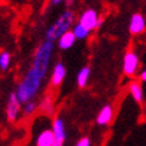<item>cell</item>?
<instances>
[{
  "label": "cell",
  "mask_w": 146,
  "mask_h": 146,
  "mask_svg": "<svg viewBox=\"0 0 146 146\" xmlns=\"http://www.w3.org/2000/svg\"><path fill=\"white\" fill-rule=\"evenodd\" d=\"M52 50L54 42H50V40H46L44 43L36 50L35 55H34V60H32V66L27 71L24 78L19 82L16 91H15L19 101L22 102V105L34 101L36 95L39 94L43 80L47 75V71H48V64L50 60H51Z\"/></svg>",
  "instance_id": "1"
},
{
  "label": "cell",
  "mask_w": 146,
  "mask_h": 146,
  "mask_svg": "<svg viewBox=\"0 0 146 146\" xmlns=\"http://www.w3.org/2000/svg\"><path fill=\"white\" fill-rule=\"evenodd\" d=\"M74 13L71 12V11H66V12H63L58 20L54 23L52 26L48 28V31H47V35H46V40H50V42H54V40L59 39L63 34H66L67 31H70V27L71 24L74 23Z\"/></svg>",
  "instance_id": "2"
},
{
  "label": "cell",
  "mask_w": 146,
  "mask_h": 146,
  "mask_svg": "<svg viewBox=\"0 0 146 146\" xmlns=\"http://www.w3.org/2000/svg\"><path fill=\"white\" fill-rule=\"evenodd\" d=\"M22 109H23V105H22V102L19 101L16 93L15 91L11 93L8 97V102H7V107H5L7 121L11 122V123H15L18 121L20 113H22Z\"/></svg>",
  "instance_id": "3"
},
{
  "label": "cell",
  "mask_w": 146,
  "mask_h": 146,
  "mask_svg": "<svg viewBox=\"0 0 146 146\" xmlns=\"http://www.w3.org/2000/svg\"><path fill=\"white\" fill-rule=\"evenodd\" d=\"M138 68H139V58L134 51H127L123 56V64H122V70L126 76H133L137 75Z\"/></svg>",
  "instance_id": "4"
},
{
  "label": "cell",
  "mask_w": 146,
  "mask_h": 146,
  "mask_svg": "<svg viewBox=\"0 0 146 146\" xmlns=\"http://www.w3.org/2000/svg\"><path fill=\"white\" fill-rule=\"evenodd\" d=\"M51 129H52L54 135H55L54 146H63L67 138V130H66L64 119L62 117H55L52 119V123H51Z\"/></svg>",
  "instance_id": "5"
},
{
  "label": "cell",
  "mask_w": 146,
  "mask_h": 146,
  "mask_svg": "<svg viewBox=\"0 0 146 146\" xmlns=\"http://www.w3.org/2000/svg\"><path fill=\"white\" fill-rule=\"evenodd\" d=\"M79 23L84 28H87L90 32L93 30H97L98 27L102 24V19L98 16V13L95 9H87L86 12H83V15L79 18Z\"/></svg>",
  "instance_id": "6"
},
{
  "label": "cell",
  "mask_w": 146,
  "mask_h": 146,
  "mask_svg": "<svg viewBox=\"0 0 146 146\" xmlns=\"http://www.w3.org/2000/svg\"><path fill=\"white\" fill-rule=\"evenodd\" d=\"M146 30V20L143 18L142 13H134L130 18V23H129V31L131 35H141Z\"/></svg>",
  "instance_id": "7"
},
{
  "label": "cell",
  "mask_w": 146,
  "mask_h": 146,
  "mask_svg": "<svg viewBox=\"0 0 146 146\" xmlns=\"http://www.w3.org/2000/svg\"><path fill=\"white\" fill-rule=\"evenodd\" d=\"M66 67L62 62H58L52 68V72H51V79H50V84L52 87H58L63 83V80L66 78Z\"/></svg>",
  "instance_id": "8"
},
{
  "label": "cell",
  "mask_w": 146,
  "mask_h": 146,
  "mask_svg": "<svg viewBox=\"0 0 146 146\" xmlns=\"http://www.w3.org/2000/svg\"><path fill=\"white\" fill-rule=\"evenodd\" d=\"M114 118V109L111 105H105L102 107L99 113L97 114V125L98 126H107L111 123V121Z\"/></svg>",
  "instance_id": "9"
},
{
  "label": "cell",
  "mask_w": 146,
  "mask_h": 146,
  "mask_svg": "<svg viewBox=\"0 0 146 146\" xmlns=\"http://www.w3.org/2000/svg\"><path fill=\"white\" fill-rule=\"evenodd\" d=\"M55 142V135H54L52 129H43L35 141V146H54Z\"/></svg>",
  "instance_id": "10"
},
{
  "label": "cell",
  "mask_w": 146,
  "mask_h": 146,
  "mask_svg": "<svg viewBox=\"0 0 146 146\" xmlns=\"http://www.w3.org/2000/svg\"><path fill=\"white\" fill-rule=\"evenodd\" d=\"M129 93H130L131 98L137 103H142L143 102V98H145L143 97V87H142L139 80H131L129 83Z\"/></svg>",
  "instance_id": "11"
},
{
  "label": "cell",
  "mask_w": 146,
  "mask_h": 146,
  "mask_svg": "<svg viewBox=\"0 0 146 146\" xmlns=\"http://www.w3.org/2000/svg\"><path fill=\"white\" fill-rule=\"evenodd\" d=\"M75 40H76V38H75V35H74V32L67 31L66 34H63V35L58 39V46H59L60 50H68L75 44Z\"/></svg>",
  "instance_id": "12"
},
{
  "label": "cell",
  "mask_w": 146,
  "mask_h": 146,
  "mask_svg": "<svg viewBox=\"0 0 146 146\" xmlns=\"http://www.w3.org/2000/svg\"><path fill=\"white\" fill-rule=\"evenodd\" d=\"M39 110L46 115H52L54 114V101L50 95H44L39 102Z\"/></svg>",
  "instance_id": "13"
},
{
  "label": "cell",
  "mask_w": 146,
  "mask_h": 146,
  "mask_svg": "<svg viewBox=\"0 0 146 146\" xmlns=\"http://www.w3.org/2000/svg\"><path fill=\"white\" fill-rule=\"evenodd\" d=\"M90 74H91V70H90L89 66H84L83 68H80L78 75H76V84H78V87L83 89V87L87 86V82L90 79Z\"/></svg>",
  "instance_id": "14"
},
{
  "label": "cell",
  "mask_w": 146,
  "mask_h": 146,
  "mask_svg": "<svg viewBox=\"0 0 146 146\" xmlns=\"http://www.w3.org/2000/svg\"><path fill=\"white\" fill-rule=\"evenodd\" d=\"M39 109V103H36L35 101H31V102H27L23 105V109H22V114L24 117H31L36 110Z\"/></svg>",
  "instance_id": "15"
},
{
  "label": "cell",
  "mask_w": 146,
  "mask_h": 146,
  "mask_svg": "<svg viewBox=\"0 0 146 146\" xmlns=\"http://www.w3.org/2000/svg\"><path fill=\"white\" fill-rule=\"evenodd\" d=\"M72 32H74V35H75L76 39H79V40H83L86 39L87 36H89L90 31L87 30V28H84L80 23H76L75 26H74V28H72Z\"/></svg>",
  "instance_id": "16"
},
{
  "label": "cell",
  "mask_w": 146,
  "mask_h": 146,
  "mask_svg": "<svg viewBox=\"0 0 146 146\" xmlns=\"http://www.w3.org/2000/svg\"><path fill=\"white\" fill-rule=\"evenodd\" d=\"M9 64H11V54L3 51L0 54V70L7 71L9 68Z\"/></svg>",
  "instance_id": "17"
},
{
  "label": "cell",
  "mask_w": 146,
  "mask_h": 146,
  "mask_svg": "<svg viewBox=\"0 0 146 146\" xmlns=\"http://www.w3.org/2000/svg\"><path fill=\"white\" fill-rule=\"evenodd\" d=\"M75 146H91V139L90 137H82L80 139H78Z\"/></svg>",
  "instance_id": "18"
},
{
  "label": "cell",
  "mask_w": 146,
  "mask_h": 146,
  "mask_svg": "<svg viewBox=\"0 0 146 146\" xmlns=\"http://www.w3.org/2000/svg\"><path fill=\"white\" fill-rule=\"evenodd\" d=\"M139 80L146 83V68H145V70H142L141 72H139Z\"/></svg>",
  "instance_id": "19"
},
{
  "label": "cell",
  "mask_w": 146,
  "mask_h": 146,
  "mask_svg": "<svg viewBox=\"0 0 146 146\" xmlns=\"http://www.w3.org/2000/svg\"><path fill=\"white\" fill-rule=\"evenodd\" d=\"M63 0H51V3H52V5H58V4H60Z\"/></svg>",
  "instance_id": "20"
}]
</instances>
